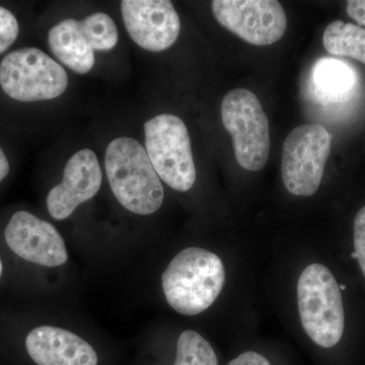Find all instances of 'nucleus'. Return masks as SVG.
Instances as JSON below:
<instances>
[{
    "label": "nucleus",
    "mask_w": 365,
    "mask_h": 365,
    "mask_svg": "<svg viewBox=\"0 0 365 365\" xmlns=\"http://www.w3.org/2000/svg\"><path fill=\"white\" fill-rule=\"evenodd\" d=\"M348 285L325 264L304 268L297 282L300 323L314 344L325 349L339 345L348 327L345 294Z\"/></svg>",
    "instance_id": "f257e3e1"
},
{
    "label": "nucleus",
    "mask_w": 365,
    "mask_h": 365,
    "mask_svg": "<svg viewBox=\"0 0 365 365\" xmlns=\"http://www.w3.org/2000/svg\"><path fill=\"white\" fill-rule=\"evenodd\" d=\"M225 277V265L217 255L192 247L180 252L163 273V294L177 313L196 316L215 304Z\"/></svg>",
    "instance_id": "f03ea898"
},
{
    "label": "nucleus",
    "mask_w": 365,
    "mask_h": 365,
    "mask_svg": "<svg viewBox=\"0 0 365 365\" xmlns=\"http://www.w3.org/2000/svg\"><path fill=\"white\" fill-rule=\"evenodd\" d=\"M108 181L118 202L138 215L157 212L163 202V187L143 144L119 137L105 153Z\"/></svg>",
    "instance_id": "7ed1b4c3"
},
{
    "label": "nucleus",
    "mask_w": 365,
    "mask_h": 365,
    "mask_svg": "<svg viewBox=\"0 0 365 365\" xmlns=\"http://www.w3.org/2000/svg\"><path fill=\"white\" fill-rule=\"evenodd\" d=\"M67 86L66 69L38 48L14 50L0 62V88L14 101L54 100L64 93Z\"/></svg>",
    "instance_id": "20e7f679"
},
{
    "label": "nucleus",
    "mask_w": 365,
    "mask_h": 365,
    "mask_svg": "<svg viewBox=\"0 0 365 365\" xmlns=\"http://www.w3.org/2000/svg\"><path fill=\"white\" fill-rule=\"evenodd\" d=\"M145 150L160 179L179 192L196 181V168L188 129L181 118L162 114L144 124Z\"/></svg>",
    "instance_id": "39448f33"
},
{
    "label": "nucleus",
    "mask_w": 365,
    "mask_h": 365,
    "mask_svg": "<svg viewBox=\"0 0 365 365\" xmlns=\"http://www.w3.org/2000/svg\"><path fill=\"white\" fill-rule=\"evenodd\" d=\"M225 128L230 132L235 158L242 169L258 172L268 162L270 131L259 98L246 88L228 91L222 103Z\"/></svg>",
    "instance_id": "423d86ee"
},
{
    "label": "nucleus",
    "mask_w": 365,
    "mask_h": 365,
    "mask_svg": "<svg viewBox=\"0 0 365 365\" xmlns=\"http://www.w3.org/2000/svg\"><path fill=\"white\" fill-rule=\"evenodd\" d=\"M332 135L319 124L300 125L283 144L281 177L289 193L309 197L317 193L331 151Z\"/></svg>",
    "instance_id": "0eeeda50"
},
{
    "label": "nucleus",
    "mask_w": 365,
    "mask_h": 365,
    "mask_svg": "<svg viewBox=\"0 0 365 365\" xmlns=\"http://www.w3.org/2000/svg\"><path fill=\"white\" fill-rule=\"evenodd\" d=\"M211 7L220 25L252 45L273 44L287 31V14L275 0H215Z\"/></svg>",
    "instance_id": "6e6552de"
},
{
    "label": "nucleus",
    "mask_w": 365,
    "mask_h": 365,
    "mask_svg": "<svg viewBox=\"0 0 365 365\" xmlns=\"http://www.w3.org/2000/svg\"><path fill=\"white\" fill-rule=\"evenodd\" d=\"M121 14L131 39L146 51L169 49L181 32L179 14L169 0H123Z\"/></svg>",
    "instance_id": "1a4fd4ad"
},
{
    "label": "nucleus",
    "mask_w": 365,
    "mask_h": 365,
    "mask_svg": "<svg viewBox=\"0 0 365 365\" xmlns=\"http://www.w3.org/2000/svg\"><path fill=\"white\" fill-rule=\"evenodd\" d=\"M4 237L9 249L30 263L53 268L68 260L66 242L58 230L28 211H18L11 216Z\"/></svg>",
    "instance_id": "9d476101"
},
{
    "label": "nucleus",
    "mask_w": 365,
    "mask_h": 365,
    "mask_svg": "<svg viewBox=\"0 0 365 365\" xmlns=\"http://www.w3.org/2000/svg\"><path fill=\"white\" fill-rule=\"evenodd\" d=\"M103 182V172L97 155L91 150L74 153L66 165L61 182L51 189L46 205L54 220L69 217L81 204L97 195Z\"/></svg>",
    "instance_id": "9b49d317"
},
{
    "label": "nucleus",
    "mask_w": 365,
    "mask_h": 365,
    "mask_svg": "<svg viewBox=\"0 0 365 365\" xmlns=\"http://www.w3.org/2000/svg\"><path fill=\"white\" fill-rule=\"evenodd\" d=\"M26 348L38 365H98L97 352L76 334L41 326L26 336Z\"/></svg>",
    "instance_id": "f8f14e48"
},
{
    "label": "nucleus",
    "mask_w": 365,
    "mask_h": 365,
    "mask_svg": "<svg viewBox=\"0 0 365 365\" xmlns=\"http://www.w3.org/2000/svg\"><path fill=\"white\" fill-rule=\"evenodd\" d=\"M48 45L62 64L78 74H86L95 66V50L81 30V21L66 19L48 33Z\"/></svg>",
    "instance_id": "ddd939ff"
},
{
    "label": "nucleus",
    "mask_w": 365,
    "mask_h": 365,
    "mask_svg": "<svg viewBox=\"0 0 365 365\" xmlns=\"http://www.w3.org/2000/svg\"><path fill=\"white\" fill-rule=\"evenodd\" d=\"M314 93L323 103L350 100L359 85V76L352 66L341 60L324 58L314 66Z\"/></svg>",
    "instance_id": "4468645a"
},
{
    "label": "nucleus",
    "mask_w": 365,
    "mask_h": 365,
    "mask_svg": "<svg viewBox=\"0 0 365 365\" xmlns=\"http://www.w3.org/2000/svg\"><path fill=\"white\" fill-rule=\"evenodd\" d=\"M323 43L330 54L351 57L365 64V29L362 26L333 21L325 29Z\"/></svg>",
    "instance_id": "2eb2a0df"
},
{
    "label": "nucleus",
    "mask_w": 365,
    "mask_h": 365,
    "mask_svg": "<svg viewBox=\"0 0 365 365\" xmlns=\"http://www.w3.org/2000/svg\"><path fill=\"white\" fill-rule=\"evenodd\" d=\"M174 365H218V360L205 338L195 331L186 330L178 339Z\"/></svg>",
    "instance_id": "dca6fc26"
},
{
    "label": "nucleus",
    "mask_w": 365,
    "mask_h": 365,
    "mask_svg": "<svg viewBox=\"0 0 365 365\" xmlns=\"http://www.w3.org/2000/svg\"><path fill=\"white\" fill-rule=\"evenodd\" d=\"M81 30L96 51H111L118 44L119 33L109 14L95 13L81 21Z\"/></svg>",
    "instance_id": "f3484780"
},
{
    "label": "nucleus",
    "mask_w": 365,
    "mask_h": 365,
    "mask_svg": "<svg viewBox=\"0 0 365 365\" xmlns=\"http://www.w3.org/2000/svg\"><path fill=\"white\" fill-rule=\"evenodd\" d=\"M348 258L354 264L365 285V205L357 211L353 220L351 248L348 251Z\"/></svg>",
    "instance_id": "a211bd4d"
},
{
    "label": "nucleus",
    "mask_w": 365,
    "mask_h": 365,
    "mask_svg": "<svg viewBox=\"0 0 365 365\" xmlns=\"http://www.w3.org/2000/svg\"><path fill=\"white\" fill-rule=\"evenodd\" d=\"M20 35V25L14 14L0 6V55L16 42Z\"/></svg>",
    "instance_id": "6ab92c4d"
},
{
    "label": "nucleus",
    "mask_w": 365,
    "mask_h": 365,
    "mask_svg": "<svg viewBox=\"0 0 365 365\" xmlns=\"http://www.w3.org/2000/svg\"><path fill=\"white\" fill-rule=\"evenodd\" d=\"M227 365H271L263 355L254 351L242 353Z\"/></svg>",
    "instance_id": "aec40b11"
},
{
    "label": "nucleus",
    "mask_w": 365,
    "mask_h": 365,
    "mask_svg": "<svg viewBox=\"0 0 365 365\" xmlns=\"http://www.w3.org/2000/svg\"><path fill=\"white\" fill-rule=\"evenodd\" d=\"M347 14L359 25L365 26V0L348 1Z\"/></svg>",
    "instance_id": "412c9836"
},
{
    "label": "nucleus",
    "mask_w": 365,
    "mask_h": 365,
    "mask_svg": "<svg viewBox=\"0 0 365 365\" xmlns=\"http://www.w3.org/2000/svg\"><path fill=\"white\" fill-rule=\"evenodd\" d=\"M9 169H11V167H9V162L7 160L6 153L0 148V182L6 179L7 175H9Z\"/></svg>",
    "instance_id": "4be33fe9"
},
{
    "label": "nucleus",
    "mask_w": 365,
    "mask_h": 365,
    "mask_svg": "<svg viewBox=\"0 0 365 365\" xmlns=\"http://www.w3.org/2000/svg\"><path fill=\"white\" fill-rule=\"evenodd\" d=\"M2 270H4V266H2L1 259H0V277L2 275Z\"/></svg>",
    "instance_id": "5701e85b"
}]
</instances>
